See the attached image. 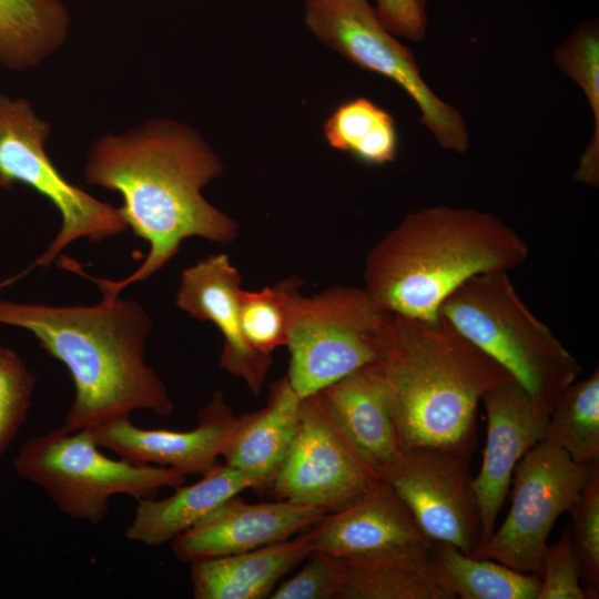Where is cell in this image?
Instances as JSON below:
<instances>
[{"mask_svg": "<svg viewBox=\"0 0 599 599\" xmlns=\"http://www.w3.org/2000/svg\"><path fill=\"white\" fill-rule=\"evenodd\" d=\"M0 324L30 332L70 372L74 396L62 425L68 430L135 410L164 417L174 409L165 384L146 364L152 319L134 300L103 296L92 306H52L0 298Z\"/></svg>", "mask_w": 599, "mask_h": 599, "instance_id": "cell-2", "label": "cell"}, {"mask_svg": "<svg viewBox=\"0 0 599 599\" xmlns=\"http://www.w3.org/2000/svg\"><path fill=\"white\" fill-rule=\"evenodd\" d=\"M470 459L448 448H406L385 480L430 541L467 556L480 544L481 530Z\"/></svg>", "mask_w": 599, "mask_h": 599, "instance_id": "cell-12", "label": "cell"}, {"mask_svg": "<svg viewBox=\"0 0 599 599\" xmlns=\"http://www.w3.org/2000/svg\"><path fill=\"white\" fill-rule=\"evenodd\" d=\"M50 125L23 98L0 92V192L20 183L48 199L61 215V226L47 250L28 270L49 266L72 242H99L128 227L118 207L69 182L52 163L44 143Z\"/></svg>", "mask_w": 599, "mask_h": 599, "instance_id": "cell-8", "label": "cell"}, {"mask_svg": "<svg viewBox=\"0 0 599 599\" xmlns=\"http://www.w3.org/2000/svg\"><path fill=\"white\" fill-rule=\"evenodd\" d=\"M324 135L333 149L347 152L368 165L395 160L398 135L394 118L366 98L338 105L324 124Z\"/></svg>", "mask_w": 599, "mask_h": 599, "instance_id": "cell-24", "label": "cell"}, {"mask_svg": "<svg viewBox=\"0 0 599 599\" xmlns=\"http://www.w3.org/2000/svg\"><path fill=\"white\" fill-rule=\"evenodd\" d=\"M222 172L220 159L202 138L173 121L151 120L129 132L97 140L84 165L85 182L121 195L119 213L126 227L148 242L149 252L141 265L120 281L83 275L100 287L102 296L115 298L124 287L164 267L186 238L233 242L237 223L202 194Z\"/></svg>", "mask_w": 599, "mask_h": 599, "instance_id": "cell-1", "label": "cell"}, {"mask_svg": "<svg viewBox=\"0 0 599 599\" xmlns=\"http://www.w3.org/2000/svg\"><path fill=\"white\" fill-rule=\"evenodd\" d=\"M291 281L258 291L241 290L240 322L243 336L265 355L285 346L288 325L287 295Z\"/></svg>", "mask_w": 599, "mask_h": 599, "instance_id": "cell-28", "label": "cell"}, {"mask_svg": "<svg viewBox=\"0 0 599 599\" xmlns=\"http://www.w3.org/2000/svg\"><path fill=\"white\" fill-rule=\"evenodd\" d=\"M70 16L61 0H0V65L22 71L67 40Z\"/></svg>", "mask_w": 599, "mask_h": 599, "instance_id": "cell-23", "label": "cell"}, {"mask_svg": "<svg viewBox=\"0 0 599 599\" xmlns=\"http://www.w3.org/2000/svg\"><path fill=\"white\" fill-rule=\"evenodd\" d=\"M342 588L341 558L312 551L305 564L278 583L271 599H338Z\"/></svg>", "mask_w": 599, "mask_h": 599, "instance_id": "cell-31", "label": "cell"}, {"mask_svg": "<svg viewBox=\"0 0 599 599\" xmlns=\"http://www.w3.org/2000/svg\"><path fill=\"white\" fill-rule=\"evenodd\" d=\"M537 599H588L572 545L570 526L559 540L548 545L542 558Z\"/></svg>", "mask_w": 599, "mask_h": 599, "instance_id": "cell-32", "label": "cell"}, {"mask_svg": "<svg viewBox=\"0 0 599 599\" xmlns=\"http://www.w3.org/2000/svg\"><path fill=\"white\" fill-rule=\"evenodd\" d=\"M189 486H177L164 498L139 499L133 519L125 531L128 540L160 546L192 528L252 483L237 469L217 463Z\"/></svg>", "mask_w": 599, "mask_h": 599, "instance_id": "cell-22", "label": "cell"}, {"mask_svg": "<svg viewBox=\"0 0 599 599\" xmlns=\"http://www.w3.org/2000/svg\"><path fill=\"white\" fill-rule=\"evenodd\" d=\"M301 404L284 376L271 386L264 407L236 417L222 458L252 483V489L271 488L296 435Z\"/></svg>", "mask_w": 599, "mask_h": 599, "instance_id": "cell-20", "label": "cell"}, {"mask_svg": "<svg viewBox=\"0 0 599 599\" xmlns=\"http://www.w3.org/2000/svg\"><path fill=\"white\" fill-rule=\"evenodd\" d=\"M236 417L216 390L199 410L197 425L185 432L149 429L134 425L130 417L90 428L100 447L133 463L174 468L185 475H203L219 463Z\"/></svg>", "mask_w": 599, "mask_h": 599, "instance_id": "cell-14", "label": "cell"}, {"mask_svg": "<svg viewBox=\"0 0 599 599\" xmlns=\"http://www.w3.org/2000/svg\"><path fill=\"white\" fill-rule=\"evenodd\" d=\"M325 514L287 500L248 504L235 496L174 538L172 552L187 564L245 552L290 539Z\"/></svg>", "mask_w": 599, "mask_h": 599, "instance_id": "cell-15", "label": "cell"}, {"mask_svg": "<svg viewBox=\"0 0 599 599\" xmlns=\"http://www.w3.org/2000/svg\"><path fill=\"white\" fill-rule=\"evenodd\" d=\"M304 21L345 59L398 84L418 106L419 121L443 148L467 151L468 132L460 112L430 90L410 50L385 28L368 0H306Z\"/></svg>", "mask_w": 599, "mask_h": 599, "instance_id": "cell-9", "label": "cell"}, {"mask_svg": "<svg viewBox=\"0 0 599 599\" xmlns=\"http://www.w3.org/2000/svg\"><path fill=\"white\" fill-rule=\"evenodd\" d=\"M376 13L393 34L420 41L427 29V0H375Z\"/></svg>", "mask_w": 599, "mask_h": 599, "instance_id": "cell-33", "label": "cell"}, {"mask_svg": "<svg viewBox=\"0 0 599 599\" xmlns=\"http://www.w3.org/2000/svg\"><path fill=\"white\" fill-rule=\"evenodd\" d=\"M573 550L588 599L599 596V461L591 465L589 479L569 510Z\"/></svg>", "mask_w": 599, "mask_h": 599, "instance_id": "cell-29", "label": "cell"}, {"mask_svg": "<svg viewBox=\"0 0 599 599\" xmlns=\"http://www.w3.org/2000/svg\"><path fill=\"white\" fill-rule=\"evenodd\" d=\"M526 241L497 216L432 206L409 212L367 253L364 288L388 315L422 321L479 274L509 272L528 257Z\"/></svg>", "mask_w": 599, "mask_h": 599, "instance_id": "cell-4", "label": "cell"}, {"mask_svg": "<svg viewBox=\"0 0 599 599\" xmlns=\"http://www.w3.org/2000/svg\"><path fill=\"white\" fill-rule=\"evenodd\" d=\"M314 550L313 527L245 552L190 564L195 599L268 598L280 580Z\"/></svg>", "mask_w": 599, "mask_h": 599, "instance_id": "cell-21", "label": "cell"}, {"mask_svg": "<svg viewBox=\"0 0 599 599\" xmlns=\"http://www.w3.org/2000/svg\"><path fill=\"white\" fill-rule=\"evenodd\" d=\"M314 550L337 558L367 556L430 541L390 485L378 480L353 502L313 526Z\"/></svg>", "mask_w": 599, "mask_h": 599, "instance_id": "cell-17", "label": "cell"}, {"mask_svg": "<svg viewBox=\"0 0 599 599\" xmlns=\"http://www.w3.org/2000/svg\"><path fill=\"white\" fill-rule=\"evenodd\" d=\"M242 278L224 253L209 255L185 268L175 304L192 318L211 322L223 335L220 366L258 395L273 364L272 355L254 351L240 322Z\"/></svg>", "mask_w": 599, "mask_h": 599, "instance_id": "cell-16", "label": "cell"}, {"mask_svg": "<svg viewBox=\"0 0 599 599\" xmlns=\"http://www.w3.org/2000/svg\"><path fill=\"white\" fill-rule=\"evenodd\" d=\"M373 339V363L402 448L440 447L473 456L483 395L514 377L440 316L388 315Z\"/></svg>", "mask_w": 599, "mask_h": 599, "instance_id": "cell-3", "label": "cell"}, {"mask_svg": "<svg viewBox=\"0 0 599 599\" xmlns=\"http://www.w3.org/2000/svg\"><path fill=\"white\" fill-rule=\"evenodd\" d=\"M558 67L583 91L595 121L592 139L582 153L575 181L599 183V32L593 23L580 24L555 55Z\"/></svg>", "mask_w": 599, "mask_h": 599, "instance_id": "cell-27", "label": "cell"}, {"mask_svg": "<svg viewBox=\"0 0 599 599\" xmlns=\"http://www.w3.org/2000/svg\"><path fill=\"white\" fill-rule=\"evenodd\" d=\"M545 441L564 449L579 464L599 461V370L568 385L554 405Z\"/></svg>", "mask_w": 599, "mask_h": 599, "instance_id": "cell-26", "label": "cell"}, {"mask_svg": "<svg viewBox=\"0 0 599 599\" xmlns=\"http://www.w3.org/2000/svg\"><path fill=\"white\" fill-rule=\"evenodd\" d=\"M345 439L369 473L386 480L403 448L374 363L317 393Z\"/></svg>", "mask_w": 599, "mask_h": 599, "instance_id": "cell-18", "label": "cell"}, {"mask_svg": "<svg viewBox=\"0 0 599 599\" xmlns=\"http://www.w3.org/2000/svg\"><path fill=\"white\" fill-rule=\"evenodd\" d=\"M439 316L550 412L581 373L576 357L520 297L508 272L468 280L443 303Z\"/></svg>", "mask_w": 599, "mask_h": 599, "instance_id": "cell-5", "label": "cell"}, {"mask_svg": "<svg viewBox=\"0 0 599 599\" xmlns=\"http://www.w3.org/2000/svg\"><path fill=\"white\" fill-rule=\"evenodd\" d=\"M12 466L62 512L93 525L104 519L111 497L153 498L161 488L183 485L186 477L171 467L110 458L89 429L68 430L63 426L29 438Z\"/></svg>", "mask_w": 599, "mask_h": 599, "instance_id": "cell-6", "label": "cell"}, {"mask_svg": "<svg viewBox=\"0 0 599 599\" xmlns=\"http://www.w3.org/2000/svg\"><path fill=\"white\" fill-rule=\"evenodd\" d=\"M435 557L456 598L537 599L540 578L491 559L474 558L457 547L432 541Z\"/></svg>", "mask_w": 599, "mask_h": 599, "instance_id": "cell-25", "label": "cell"}, {"mask_svg": "<svg viewBox=\"0 0 599 599\" xmlns=\"http://www.w3.org/2000/svg\"><path fill=\"white\" fill-rule=\"evenodd\" d=\"M481 403L487 417L486 444L480 470L474 477L480 544L494 532L515 467L529 449L544 440L550 415L515 379L486 392Z\"/></svg>", "mask_w": 599, "mask_h": 599, "instance_id": "cell-13", "label": "cell"}, {"mask_svg": "<svg viewBox=\"0 0 599 599\" xmlns=\"http://www.w3.org/2000/svg\"><path fill=\"white\" fill-rule=\"evenodd\" d=\"M378 480L356 456L319 394L303 398L296 435L272 494L327 514L353 502Z\"/></svg>", "mask_w": 599, "mask_h": 599, "instance_id": "cell-11", "label": "cell"}, {"mask_svg": "<svg viewBox=\"0 0 599 599\" xmlns=\"http://www.w3.org/2000/svg\"><path fill=\"white\" fill-rule=\"evenodd\" d=\"M35 384L23 359L0 346V458L27 419Z\"/></svg>", "mask_w": 599, "mask_h": 599, "instance_id": "cell-30", "label": "cell"}, {"mask_svg": "<svg viewBox=\"0 0 599 599\" xmlns=\"http://www.w3.org/2000/svg\"><path fill=\"white\" fill-rule=\"evenodd\" d=\"M291 281L285 375L303 399L376 358L373 335L386 319L364 287L334 286L304 296Z\"/></svg>", "mask_w": 599, "mask_h": 599, "instance_id": "cell-7", "label": "cell"}, {"mask_svg": "<svg viewBox=\"0 0 599 599\" xmlns=\"http://www.w3.org/2000/svg\"><path fill=\"white\" fill-rule=\"evenodd\" d=\"M341 561L338 599H456L432 541Z\"/></svg>", "mask_w": 599, "mask_h": 599, "instance_id": "cell-19", "label": "cell"}, {"mask_svg": "<svg viewBox=\"0 0 599 599\" xmlns=\"http://www.w3.org/2000/svg\"><path fill=\"white\" fill-rule=\"evenodd\" d=\"M592 464L576 463L564 449L545 440L535 445L515 467L507 517L469 557L540 576L555 522L580 496Z\"/></svg>", "mask_w": 599, "mask_h": 599, "instance_id": "cell-10", "label": "cell"}]
</instances>
